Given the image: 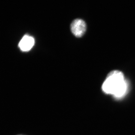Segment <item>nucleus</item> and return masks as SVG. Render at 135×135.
<instances>
[{
    "instance_id": "f257e3e1",
    "label": "nucleus",
    "mask_w": 135,
    "mask_h": 135,
    "mask_svg": "<svg viewBox=\"0 0 135 135\" xmlns=\"http://www.w3.org/2000/svg\"><path fill=\"white\" fill-rule=\"evenodd\" d=\"M127 88L123 73L116 70L109 73L102 85V89L105 93L112 94L117 98L123 96Z\"/></svg>"
},
{
    "instance_id": "f03ea898",
    "label": "nucleus",
    "mask_w": 135,
    "mask_h": 135,
    "mask_svg": "<svg viewBox=\"0 0 135 135\" xmlns=\"http://www.w3.org/2000/svg\"><path fill=\"white\" fill-rule=\"evenodd\" d=\"M71 31L76 37H81L84 35L86 30V25L84 21L81 19L74 20L71 25Z\"/></svg>"
},
{
    "instance_id": "7ed1b4c3",
    "label": "nucleus",
    "mask_w": 135,
    "mask_h": 135,
    "mask_svg": "<svg viewBox=\"0 0 135 135\" xmlns=\"http://www.w3.org/2000/svg\"><path fill=\"white\" fill-rule=\"evenodd\" d=\"M35 44L33 37L28 35H25L20 41L18 46L23 51H28L31 50Z\"/></svg>"
},
{
    "instance_id": "20e7f679",
    "label": "nucleus",
    "mask_w": 135,
    "mask_h": 135,
    "mask_svg": "<svg viewBox=\"0 0 135 135\" xmlns=\"http://www.w3.org/2000/svg\"></svg>"
}]
</instances>
